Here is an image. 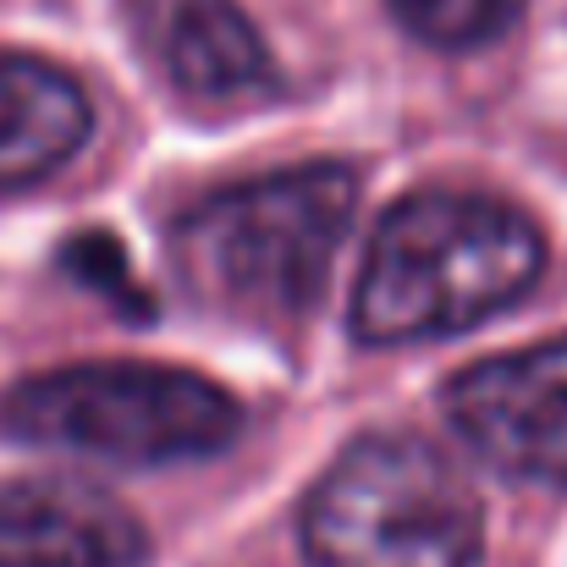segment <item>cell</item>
<instances>
[{
	"label": "cell",
	"instance_id": "6da1fadb",
	"mask_svg": "<svg viewBox=\"0 0 567 567\" xmlns=\"http://www.w3.org/2000/svg\"><path fill=\"white\" fill-rule=\"evenodd\" d=\"M546 270L540 226L485 193L424 188L380 215L359 287L353 337L370 348L457 337L524 303Z\"/></svg>",
	"mask_w": 567,
	"mask_h": 567
},
{
	"label": "cell",
	"instance_id": "9c48e42d",
	"mask_svg": "<svg viewBox=\"0 0 567 567\" xmlns=\"http://www.w3.org/2000/svg\"><path fill=\"white\" fill-rule=\"evenodd\" d=\"M391 17L435 50H480L502 39L529 0H385Z\"/></svg>",
	"mask_w": 567,
	"mask_h": 567
},
{
	"label": "cell",
	"instance_id": "277c9868",
	"mask_svg": "<svg viewBox=\"0 0 567 567\" xmlns=\"http://www.w3.org/2000/svg\"><path fill=\"white\" fill-rule=\"evenodd\" d=\"M480 496L424 435L353 441L303 502L309 567H480Z\"/></svg>",
	"mask_w": 567,
	"mask_h": 567
},
{
	"label": "cell",
	"instance_id": "5b68a950",
	"mask_svg": "<svg viewBox=\"0 0 567 567\" xmlns=\"http://www.w3.org/2000/svg\"><path fill=\"white\" fill-rule=\"evenodd\" d=\"M446 419L496 474L567 491V337L468 364L446 385Z\"/></svg>",
	"mask_w": 567,
	"mask_h": 567
},
{
	"label": "cell",
	"instance_id": "8992f818",
	"mask_svg": "<svg viewBox=\"0 0 567 567\" xmlns=\"http://www.w3.org/2000/svg\"><path fill=\"white\" fill-rule=\"evenodd\" d=\"M144 524L78 480H0V567H138Z\"/></svg>",
	"mask_w": 567,
	"mask_h": 567
},
{
	"label": "cell",
	"instance_id": "7a4b0ae2",
	"mask_svg": "<svg viewBox=\"0 0 567 567\" xmlns=\"http://www.w3.org/2000/svg\"><path fill=\"white\" fill-rule=\"evenodd\" d=\"M359 209L348 166H292L209 193L177 226L188 287L237 320H298L320 303Z\"/></svg>",
	"mask_w": 567,
	"mask_h": 567
},
{
	"label": "cell",
	"instance_id": "ba28073f",
	"mask_svg": "<svg viewBox=\"0 0 567 567\" xmlns=\"http://www.w3.org/2000/svg\"><path fill=\"white\" fill-rule=\"evenodd\" d=\"M94 133L83 83L39 55H0V193L55 177Z\"/></svg>",
	"mask_w": 567,
	"mask_h": 567
},
{
	"label": "cell",
	"instance_id": "3957f363",
	"mask_svg": "<svg viewBox=\"0 0 567 567\" xmlns=\"http://www.w3.org/2000/svg\"><path fill=\"white\" fill-rule=\"evenodd\" d=\"M0 430L39 452L161 468L226 452L243 430V408L215 380L177 364L100 359L17 380L0 396Z\"/></svg>",
	"mask_w": 567,
	"mask_h": 567
},
{
	"label": "cell",
	"instance_id": "52a82bcc",
	"mask_svg": "<svg viewBox=\"0 0 567 567\" xmlns=\"http://www.w3.org/2000/svg\"><path fill=\"white\" fill-rule=\"evenodd\" d=\"M155 55L198 105H237L276 83V55L237 0H161Z\"/></svg>",
	"mask_w": 567,
	"mask_h": 567
}]
</instances>
